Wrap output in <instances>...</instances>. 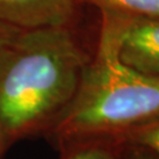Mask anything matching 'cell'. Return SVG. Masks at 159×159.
I'll list each match as a JSON object with an SVG mask.
<instances>
[{
	"instance_id": "1",
	"label": "cell",
	"mask_w": 159,
	"mask_h": 159,
	"mask_svg": "<svg viewBox=\"0 0 159 159\" xmlns=\"http://www.w3.org/2000/svg\"><path fill=\"white\" fill-rule=\"evenodd\" d=\"M96 37L81 24L16 32L0 57V140L7 150L58 125L79 92Z\"/></svg>"
},
{
	"instance_id": "2",
	"label": "cell",
	"mask_w": 159,
	"mask_h": 159,
	"mask_svg": "<svg viewBox=\"0 0 159 159\" xmlns=\"http://www.w3.org/2000/svg\"><path fill=\"white\" fill-rule=\"evenodd\" d=\"M159 119V77L120 61L98 33L93 56L73 104L46 137L121 136Z\"/></svg>"
},
{
	"instance_id": "3",
	"label": "cell",
	"mask_w": 159,
	"mask_h": 159,
	"mask_svg": "<svg viewBox=\"0 0 159 159\" xmlns=\"http://www.w3.org/2000/svg\"><path fill=\"white\" fill-rule=\"evenodd\" d=\"M98 33L126 66L159 77V17L99 14Z\"/></svg>"
},
{
	"instance_id": "4",
	"label": "cell",
	"mask_w": 159,
	"mask_h": 159,
	"mask_svg": "<svg viewBox=\"0 0 159 159\" xmlns=\"http://www.w3.org/2000/svg\"><path fill=\"white\" fill-rule=\"evenodd\" d=\"M85 8L81 0H0V26L24 31L80 25Z\"/></svg>"
},
{
	"instance_id": "5",
	"label": "cell",
	"mask_w": 159,
	"mask_h": 159,
	"mask_svg": "<svg viewBox=\"0 0 159 159\" xmlns=\"http://www.w3.org/2000/svg\"><path fill=\"white\" fill-rule=\"evenodd\" d=\"M121 136H75L60 138L52 144L59 159H121L127 146Z\"/></svg>"
},
{
	"instance_id": "6",
	"label": "cell",
	"mask_w": 159,
	"mask_h": 159,
	"mask_svg": "<svg viewBox=\"0 0 159 159\" xmlns=\"http://www.w3.org/2000/svg\"><path fill=\"white\" fill-rule=\"evenodd\" d=\"M99 14L116 17H159V0H81Z\"/></svg>"
},
{
	"instance_id": "7",
	"label": "cell",
	"mask_w": 159,
	"mask_h": 159,
	"mask_svg": "<svg viewBox=\"0 0 159 159\" xmlns=\"http://www.w3.org/2000/svg\"><path fill=\"white\" fill-rule=\"evenodd\" d=\"M125 138L131 144L148 148L159 157V119L131 131Z\"/></svg>"
},
{
	"instance_id": "8",
	"label": "cell",
	"mask_w": 159,
	"mask_h": 159,
	"mask_svg": "<svg viewBox=\"0 0 159 159\" xmlns=\"http://www.w3.org/2000/svg\"><path fill=\"white\" fill-rule=\"evenodd\" d=\"M121 159H159V157L145 146L127 143Z\"/></svg>"
},
{
	"instance_id": "9",
	"label": "cell",
	"mask_w": 159,
	"mask_h": 159,
	"mask_svg": "<svg viewBox=\"0 0 159 159\" xmlns=\"http://www.w3.org/2000/svg\"><path fill=\"white\" fill-rule=\"evenodd\" d=\"M18 32V30L8 29L5 26H0V57L2 54V51L6 47V45L10 43V40L13 38V35Z\"/></svg>"
},
{
	"instance_id": "10",
	"label": "cell",
	"mask_w": 159,
	"mask_h": 159,
	"mask_svg": "<svg viewBox=\"0 0 159 159\" xmlns=\"http://www.w3.org/2000/svg\"><path fill=\"white\" fill-rule=\"evenodd\" d=\"M7 151H8V150L5 148V145H4V144H2V142L0 140V159L4 158V156H5V153L7 152Z\"/></svg>"
}]
</instances>
